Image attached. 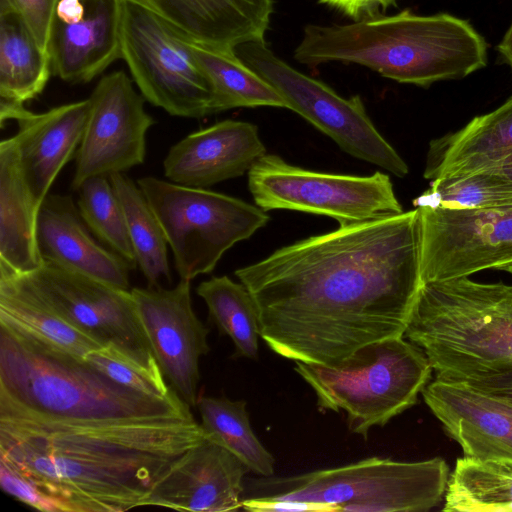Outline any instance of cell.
Wrapping results in <instances>:
<instances>
[{
	"mask_svg": "<svg viewBox=\"0 0 512 512\" xmlns=\"http://www.w3.org/2000/svg\"><path fill=\"white\" fill-rule=\"evenodd\" d=\"M413 204L454 209L512 204V152L470 174L431 181Z\"/></svg>",
	"mask_w": 512,
	"mask_h": 512,
	"instance_id": "obj_32",
	"label": "cell"
},
{
	"mask_svg": "<svg viewBox=\"0 0 512 512\" xmlns=\"http://www.w3.org/2000/svg\"><path fill=\"white\" fill-rule=\"evenodd\" d=\"M90 111L89 98L43 113L24 105L0 103L1 125L15 120L12 136L19 167L35 204L40 208L62 168L76 155Z\"/></svg>",
	"mask_w": 512,
	"mask_h": 512,
	"instance_id": "obj_16",
	"label": "cell"
},
{
	"mask_svg": "<svg viewBox=\"0 0 512 512\" xmlns=\"http://www.w3.org/2000/svg\"><path fill=\"white\" fill-rule=\"evenodd\" d=\"M421 394L466 456L512 462V400L436 376Z\"/></svg>",
	"mask_w": 512,
	"mask_h": 512,
	"instance_id": "obj_17",
	"label": "cell"
},
{
	"mask_svg": "<svg viewBox=\"0 0 512 512\" xmlns=\"http://www.w3.org/2000/svg\"><path fill=\"white\" fill-rule=\"evenodd\" d=\"M248 186L261 209H286L333 218L339 226L403 212L389 175L354 176L306 170L265 154L248 171Z\"/></svg>",
	"mask_w": 512,
	"mask_h": 512,
	"instance_id": "obj_10",
	"label": "cell"
},
{
	"mask_svg": "<svg viewBox=\"0 0 512 512\" xmlns=\"http://www.w3.org/2000/svg\"><path fill=\"white\" fill-rule=\"evenodd\" d=\"M0 484L4 492L24 504L44 512H65L63 505L44 492L30 478L0 460Z\"/></svg>",
	"mask_w": 512,
	"mask_h": 512,
	"instance_id": "obj_35",
	"label": "cell"
},
{
	"mask_svg": "<svg viewBox=\"0 0 512 512\" xmlns=\"http://www.w3.org/2000/svg\"><path fill=\"white\" fill-rule=\"evenodd\" d=\"M9 272L42 304L98 342L154 372L162 373L139 320L131 290H124L42 262L33 272ZM163 374V373H162Z\"/></svg>",
	"mask_w": 512,
	"mask_h": 512,
	"instance_id": "obj_12",
	"label": "cell"
},
{
	"mask_svg": "<svg viewBox=\"0 0 512 512\" xmlns=\"http://www.w3.org/2000/svg\"><path fill=\"white\" fill-rule=\"evenodd\" d=\"M58 0H1L0 8L17 13L40 46L48 51Z\"/></svg>",
	"mask_w": 512,
	"mask_h": 512,
	"instance_id": "obj_36",
	"label": "cell"
},
{
	"mask_svg": "<svg viewBox=\"0 0 512 512\" xmlns=\"http://www.w3.org/2000/svg\"><path fill=\"white\" fill-rule=\"evenodd\" d=\"M422 283L512 265V204L479 208L417 207Z\"/></svg>",
	"mask_w": 512,
	"mask_h": 512,
	"instance_id": "obj_13",
	"label": "cell"
},
{
	"mask_svg": "<svg viewBox=\"0 0 512 512\" xmlns=\"http://www.w3.org/2000/svg\"><path fill=\"white\" fill-rule=\"evenodd\" d=\"M445 379L460 381L481 391L512 400V367L476 371Z\"/></svg>",
	"mask_w": 512,
	"mask_h": 512,
	"instance_id": "obj_37",
	"label": "cell"
},
{
	"mask_svg": "<svg viewBox=\"0 0 512 512\" xmlns=\"http://www.w3.org/2000/svg\"><path fill=\"white\" fill-rule=\"evenodd\" d=\"M39 207L22 176L12 137L0 143V267L18 274L42 265L36 227Z\"/></svg>",
	"mask_w": 512,
	"mask_h": 512,
	"instance_id": "obj_24",
	"label": "cell"
},
{
	"mask_svg": "<svg viewBox=\"0 0 512 512\" xmlns=\"http://www.w3.org/2000/svg\"><path fill=\"white\" fill-rule=\"evenodd\" d=\"M109 179L122 204L137 266L148 286L158 287L164 281L170 282L168 242L143 191L124 173L112 174Z\"/></svg>",
	"mask_w": 512,
	"mask_h": 512,
	"instance_id": "obj_29",
	"label": "cell"
},
{
	"mask_svg": "<svg viewBox=\"0 0 512 512\" xmlns=\"http://www.w3.org/2000/svg\"><path fill=\"white\" fill-rule=\"evenodd\" d=\"M487 43L467 21L406 9L346 25L309 24L294 50L299 63H355L400 83L429 87L487 65Z\"/></svg>",
	"mask_w": 512,
	"mask_h": 512,
	"instance_id": "obj_3",
	"label": "cell"
},
{
	"mask_svg": "<svg viewBox=\"0 0 512 512\" xmlns=\"http://www.w3.org/2000/svg\"><path fill=\"white\" fill-rule=\"evenodd\" d=\"M497 51L499 52L503 61L507 63L512 69V23L505 33L502 41L498 44Z\"/></svg>",
	"mask_w": 512,
	"mask_h": 512,
	"instance_id": "obj_41",
	"label": "cell"
},
{
	"mask_svg": "<svg viewBox=\"0 0 512 512\" xmlns=\"http://www.w3.org/2000/svg\"><path fill=\"white\" fill-rule=\"evenodd\" d=\"M51 74L49 52L17 13L0 8V103L24 105L43 92Z\"/></svg>",
	"mask_w": 512,
	"mask_h": 512,
	"instance_id": "obj_25",
	"label": "cell"
},
{
	"mask_svg": "<svg viewBox=\"0 0 512 512\" xmlns=\"http://www.w3.org/2000/svg\"><path fill=\"white\" fill-rule=\"evenodd\" d=\"M85 131L76 152L71 188L78 191L87 179L109 177L141 165L146 134L155 123L123 71L102 77L91 95Z\"/></svg>",
	"mask_w": 512,
	"mask_h": 512,
	"instance_id": "obj_14",
	"label": "cell"
},
{
	"mask_svg": "<svg viewBox=\"0 0 512 512\" xmlns=\"http://www.w3.org/2000/svg\"><path fill=\"white\" fill-rule=\"evenodd\" d=\"M86 12L84 0H58L55 9V18L67 23L80 21Z\"/></svg>",
	"mask_w": 512,
	"mask_h": 512,
	"instance_id": "obj_40",
	"label": "cell"
},
{
	"mask_svg": "<svg viewBox=\"0 0 512 512\" xmlns=\"http://www.w3.org/2000/svg\"><path fill=\"white\" fill-rule=\"evenodd\" d=\"M77 208L89 230L131 267L137 261L122 204L109 177L87 179L78 189Z\"/></svg>",
	"mask_w": 512,
	"mask_h": 512,
	"instance_id": "obj_33",
	"label": "cell"
},
{
	"mask_svg": "<svg viewBox=\"0 0 512 512\" xmlns=\"http://www.w3.org/2000/svg\"><path fill=\"white\" fill-rule=\"evenodd\" d=\"M196 407L205 436L238 457L261 477L274 474L275 459L251 428L244 400L203 396Z\"/></svg>",
	"mask_w": 512,
	"mask_h": 512,
	"instance_id": "obj_30",
	"label": "cell"
},
{
	"mask_svg": "<svg viewBox=\"0 0 512 512\" xmlns=\"http://www.w3.org/2000/svg\"><path fill=\"white\" fill-rule=\"evenodd\" d=\"M0 414L63 421L193 416L176 392L155 397L122 386L84 358L2 322Z\"/></svg>",
	"mask_w": 512,
	"mask_h": 512,
	"instance_id": "obj_4",
	"label": "cell"
},
{
	"mask_svg": "<svg viewBox=\"0 0 512 512\" xmlns=\"http://www.w3.org/2000/svg\"><path fill=\"white\" fill-rule=\"evenodd\" d=\"M137 184L163 228L182 280L212 272L228 249L269 221L259 206L207 188L153 176Z\"/></svg>",
	"mask_w": 512,
	"mask_h": 512,
	"instance_id": "obj_8",
	"label": "cell"
},
{
	"mask_svg": "<svg viewBox=\"0 0 512 512\" xmlns=\"http://www.w3.org/2000/svg\"><path fill=\"white\" fill-rule=\"evenodd\" d=\"M248 471L233 453L205 437L155 484L143 506L192 512L235 511L242 508L243 481Z\"/></svg>",
	"mask_w": 512,
	"mask_h": 512,
	"instance_id": "obj_18",
	"label": "cell"
},
{
	"mask_svg": "<svg viewBox=\"0 0 512 512\" xmlns=\"http://www.w3.org/2000/svg\"><path fill=\"white\" fill-rule=\"evenodd\" d=\"M68 195L48 194L36 227L42 262H49L124 290L130 289L129 264L98 244Z\"/></svg>",
	"mask_w": 512,
	"mask_h": 512,
	"instance_id": "obj_20",
	"label": "cell"
},
{
	"mask_svg": "<svg viewBox=\"0 0 512 512\" xmlns=\"http://www.w3.org/2000/svg\"><path fill=\"white\" fill-rule=\"evenodd\" d=\"M235 52L283 97L288 109L328 135L345 152L397 177L407 175L406 162L376 129L358 95L341 97L325 83L280 59L265 41L241 44Z\"/></svg>",
	"mask_w": 512,
	"mask_h": 512,
	"instance_id": "obj_11",
	"label": "cell"
},
{
	"mask_svg": "<svg viewBox=\"0 0 512 512\" xmlns=\"http://www.w3.org/2000/svg\"><path fill=\"white\" fill-rule=\"evenodd\" d=\"M190 39L226 50L264 41L273 0H134Z\"/></svg>",
	"mask_w": 512,
	"mask_h": 512,
	"instance_id": "obj_21",
	"label": "cell"
},
{
	"mask_svg": "<svg viewBox=\"0 0 512 512\" xmlns=\"http://www.w3.org/2000/svg\"><path fill=\"white\" fill-rule=\"evenodd\" d=\"M512 152V96L496 110L429 144L424 177L462 176Z\"/></svg>",
	"mask_w": 512,
	"mask_h": 512,
	"instance_id": "obj_23",
	"label": "cell"
},
{
	"mask_svg": "<svg viewBox=\"0 0 512 512\" xmlns=\"http://www.w3.org/2000/svg\"><path fill=\"white\" fill-rule=\"evenodd\" d=\"M265 154L256 125L224 120L171 146L163 162L164 175L180 185L208 188L243 175Z\"/></svg>",
	"mask_w": 512,
	"mask_h": 512,
	"instance_id": "obj_19",
	"label": "cell"
},
{
	"mask_svg": "<svg viewBox=\"0 0 512 512\" xmlns=\"http://www.w3.org/2000/svg\"><path fill=\"white\" fill-rule=\"evenodd\" d=\"M121 58L146 101L172 116L213 114V88L184 35L150 8L120 0Z\"/></svg>",
	"mask_w": 512,
	"mask_h": 512,
	"instance_id": "obj_9",
	"label": "cell"
},
{
	"mask_svg": "<svg viewBox=\"0 0 512 512\" xmlns=\"http://www.w3.org/2000/svg\"><path fill=\"white\" fill-rule=\"evenodd\" d=\"M242 508L252 512H337L339 508L318 502L259 496L242 500Z\"/></svg>",
	"mask_w": 512,
	"mask_h": 512,
	"instance_id": "obj_38",
	"label": "cell"
},
{
	"mask_svg": "<svg viewBox=\"0 0 512 512\" xmlns=\"http://www.w3.org/2000/svg\"><path fill=\"white\" fill-rule=\"evenodd\" d=\"M84 17L67 24L54 18L48 52L63 81L90 82L121 58L120 0H84Z\"/></svg>",
	"mask_w": 512,
	"mask_h": 512,
	"instance_id": "obj_22",
	"label": "cell"
},
{
	"mask_svg": "<svg viewBox=\"0 0 512 512\" xmlns=\"http://www.w3.org/2000/svg\"><path fill=\"white\" fill-rule=\"evenodd\" d=\"M338 10L354 22L382 15L396 0H319Z\"/></svg>",
	"mask_w": 512,
	"mask_h": 512,
	"instance_id": "obj_39",
	"label": "cell"
},
{
	"mask_svg": "<svg viewBox=\"0 0 512 512\" xmlns=\"http://www.w3.org/2000/svg\"><path fill=\"white\" fill-rule=\"evenodd\" d=\"M0 322L82 358L102 347L42 304L4 269H0Z\"/></svg>",
	"mask_w": 512,
	"mask_h": 512,
	"instance_id": "obj_27",
	"label": "cell"
},
{
	"mask_svg": "<svg viewBox=\"0 0 512 512\" xmlns=\"http://www.w3.org/2000/svg\"><path fill=\"white\" fill-rule=\"evenodd\" d=\"M235 275L256 302L273 352L334 365L364 345L404 336L422 286L420 211L339 226Z\"/></svg>",
	"mask_w": 512,
	"mask_h": 512,
	"instance_id": "obj_1",
	"label": "cell"
},
{
	"mask_svg": "<svg viewBox=\"0 0 512 512\" xmlns=\"http://www.w3.org/2000/svg\"><path fill=\"white\" fill-rule=\"evenodd\" d=\"M446 512H512V462L458 458L444 495Z\"/></svg>",
	"mask_w": 512,
	"mask_h": 512,
	"instance_id": "obj_28",
	"label": "cell"
},
{
	"mask_svg": "<svg viewBox=\"0 0 512 512\" xmlns=\"http://www.w3.org/2000/svg\"><path fill=\"white\" fill-rule=\"evenodd\" d=\"M322 411H344L351 432L364 438L417 403L432 367L424 352L404 336L375 341L326 366L295 362Z\"/></svg>",
	"mask_w": 512,
	"mask_h": 512,
	"instance_id": "obj_6",
	"label": "cell"
},
{
	"mask_svg": "<svg viewBox=\"0 0 512 512\" xmlns=\"http://www.w3.org/2000/svg\"><path fill=\"white\" fill-rule=\"evenodd\" d=\"M191 281L173 288L131 289L137 314L160 369L180 398L196 407L199 362L210 351L209 329L192 306Z\"/></svg>",
	"mask_w": 512,
	"mask_h": 512,
	"instance_id": "obj_15",
	"label": "cell"
},
{
	"mask_svg": "<svg viewBox=\"0 0 512 512\" xmlns=\"http://www.w3.org/2000/svg\"><path fill=\"white\" fill-rule=\"evenodd\" d=\"M84 359L116 383L137 392L155 397H167L176 392L167 385L162 373L143 368L112 346L93 350Z\"/></svg>",
	"mask_w": 512,
	"mask_h": 512,
	"instance_id": "obj_34",
	"label": "cell"
},
{
	"mask_svg": "<svg viewBox=\"0 0 512 512\" xmlns=\"http://www.w3.org/2000/svg\"><path fill=\"white\" fill-rule=\"evenodd\" d=\"M404 337L436 377L512 367V285L469 277L422 283Z\"/></svg>",
	"mask_w": 512,
	"mask_h": 512,
	"instance_id": "obj_5",
	"label": "cell"
},
{
	"mask_svg": "<svg viewBox=\"0 0 512 512\" xmlns=\"http://www.w3.org/2000/svg\"><path fill=\"white\" fill-rule=\"evenodd\" d=\"M449 468L440 457L404 462L370 457L340 467L256 481L263 496L324 503L339 511L425 512L445 495Z\"/></svg>",
	"mask_w": 512,
	"mask_h": 512,
	"instance_id": "obj_7",
	"label": "cell"
},
{
	"mask_svg": "<svg viewBox=\"0 0 512 512\" xmlns=\"http://www.w3.org/2000/svg\"><path fill=\"white\" fill-rule=\"evenodd\" d=\"M205 437L193 416L63 421L0 414V460L65 512L143 506L155 484Z\"/></svg>",
	"mask_w": 512,
	"mask_h": 512,
	"instance_id": "obj_2",
	"label": "cell"
},
{
	"mask_svg": "<svg viewBox=\"0 0 512 512\" xmlns=\"http://www.w3.org/2000/svg\"><path fill=\"white\" fill-rule=\"evenodd\" d=\"M213 88V114L239 107L288 109L283 97L248 67L234 50L203 44L184 35Z\"/></svg>",
	"mask_w": 512,
	"mask_h": 512,
	"instance_id": "obj_26",
	"label": "cell"
},
{
	"mask_svg": "<svg viewBox=\"0 0 512 512\" xmlns=\"http://www.w3.org/2000/svg\"><path fill=\"white\" fill-rule=\"evenodd\" d=\"M208 309L209 320L234 344L233 358L257 359L260 322L256 302L249 290L227 276H214L196 288Z\"/></svg>",
	"mask_w": 512,
	"mask_h": 512,
	"instance_id": "obj_31",
	"label": "cell"
}]
</instances>
